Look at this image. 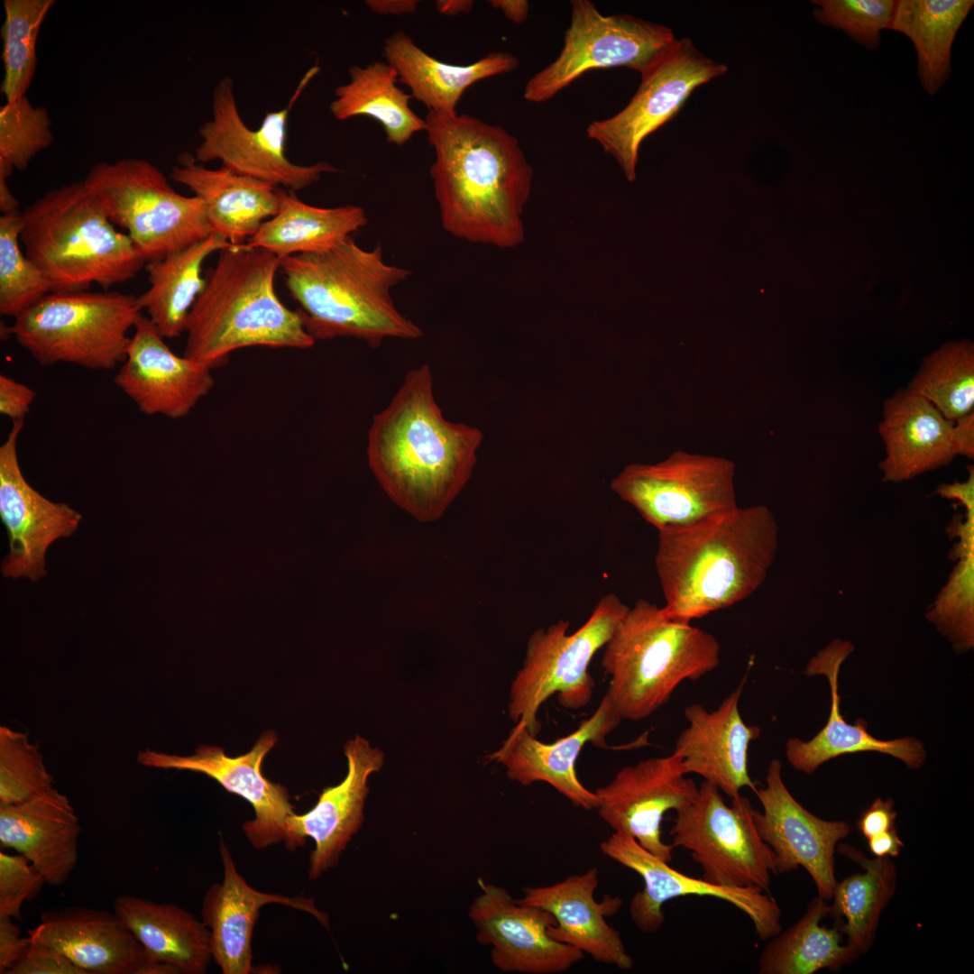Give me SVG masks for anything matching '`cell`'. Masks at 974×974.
Here are the masks:
<instances>
[{"label": "cell", "mask_w": 974, "mask_h": 974, "mask_svg": "<svg viewBox=\"0 0 974 974\" xmlns=\"http://www.w3.org/2000/svg\"><path fill=\"white\" fill-rule=\"evenodd\" d=\"M425 120L444 230L500 248L522 243L533 170L516 137L466 114L428 111Z\"/></svg>", "instance_id": "1"}, {"label": "cell", "mask_w": 974, "mask_h": 974, "mask_svg": "<svg viewBox=\"0 0 974 974\" xmlns=\"http://www.w3.org/2000/svg\"><path fill=\"white\" fill-rule=\"evenodd\" d=\"M483 436L447 420L427 364L411 369L367 434L369 466L388 497L416 519H439L472 476Z\"/></svg>", "instance_id": "2"}, {"label": "cell", "mask_w": 974, "mask_h": 974, "mask_svg": "<svg viewBox=\"0 0 974 974\" xmlns=\"http://www.w3.org/2000/svg\"><path fill=\"white\" fill-rule=\"evenodd\" d=\"M777 547V524L765 505L658 530L655 565L665 614L690 623L743 601L765 581Z\"/></svg>", "instance_id": "3"}, {"label": "cell", "mask_w": 974, "mask_h": 974, "mask_svg": "<svg viewBox=\"0 0 974 974\" xmlns=\"http://www.w3.org/2000/svg\"><path fill=\"white\" fill-rule=\"evenodd\" d=\"M280 271L316 341L354 337L376 348L387 338L423 335L391 297L411 271L386 262L379 244L366 250L349 236L325 252L287 257Z\"/></svg>", "instance_id": "4"}, {"label": "cell", "mask_w": 974, "mask_h": 974, "mask_svg": "<svg viewBox=\"0 0 974 974\" xmlns=\"http://www.w3.org/2000/svg\"><path fill=\"white\" fill-rule=\"evenodd\" d=\"M281 260L245 244L221 252L187 319L183 355L210 369L242 348L308 349L316 340L299 309L279 299L275 276Z\"/></svg>", "instance_id": "5"}, {"label": "cell", "mask_w": 974, "mask_h": 974, "mask_svg": "<svg viewBox=\"0 0 974 974\" xmlns=\"http://www.w3.org/2000/svg\"><path fill=\"white\" fill-rule=\"evenodd\" d=\"M20 241L51 292L105 290L134 279L145 263L83 180L45 193L22 214Z\"/></svg>", "instance_id": "6"}, {"label": "cell", "mask_w": 974, "mask_h": 974, "mask_svg": "<svg viewBox=\"0 0 974 974\" xmlns=\"http://www.w3.org/2000/svg\"><path fill=\"white\" fill-rule=\"evenodd\" d=\"M719 664L720 645L712 634L671 620L662 607L639 599L604 646L602 666L610 677L605 694L622 720H643L666 703L683 681H696Z\"/></svg>", "instance_id": "7"}, {"label": "cell", "mask_w": 974, "mask_h": 974, "mask_svg": "<svg viewBox=\"0 0 974 974\" xmlns=\"http://www.w3.org/2000/svg\"><path fill=\"white\" fill-rule=\"evenodd\" d=\"M142 310L137 297L118 291L47 294L7 332L41 365L71 363L110 370L125 359Z\"/></svg>", "instance_id": "8"}, {"label": "cell", "mask_w": 974, "mask_h": 974, "mask_svg": "<svg viewBox=\"0 0 974 974\" xmlns=\"http://www.w3.org/2000/svg\"><path fill=\"white\" fill-rule=\"evenodd\" d=\"M115 225L126 231L144 263L213 234L204 202L183 196L152 162L137 158L96 163L83 179Z\"/></svg>", "instance_id": "9"}, {"label": "cell", "mask_w": 974, "mask_h": 974, "mask_svg": "<svg viewBox=\"0 0 974 974\" xmlns=\"http://www.w3.org/2000/svg\"><path fill=\"white\" fill-rule=\"evenodd\" d=\"M629 609L617 595L609 593L599 601L585 623L571 634L567 632L569 621L564 620L537 629L528 639L522 666L511 685V720L537 735L538 711L553 694L565 709L587 705L594 688L589 665Z\"/></svg>", "instance_id": "10"}, {"label": "cell", "mask_w": 974, "mask_h": 974, "mask_svg": "<svg viewBox=\"0 0 974 974\" xmlns=\"http://www.w3.org/2000/svg\"><path fill=\"white\" fill-rule=\"evenodd\" d=\"M675 813L671 844L690 852L702 879L718 887L769 890L776 858L758 833L747 797L732 798L728 805L720 789L703 780L694 800Z\"/></svg>", "instance_id": "11"}, {"label": "cell", "mask_w": 974, "mask_h": 974, "mask_svg": "<svg viewBox=\"0 0 974 974\" xmlns=\"http://www.w3.org/2000/svg\"><path fill=\"white\" fill-rule=\"evenodd\" d=\"M735 464L676 451L657 464H630L611 488L657 530L689 528L737 507Z\"/></svg>", "instance_id": "12"}, {"label": "cell", "mask_w": 974, "mask_h": 974, "mask_svg": "<svg viewBox=\"0 0 974 974\" xmlns=\"http://www.w3.org/2000/svg\"><path fill=\"white\" fill-rule=\"evenodd\" d=\"M571 6L558 56L525 85L528 102L550 100L590 70L626 67L641 73L677 40L662 24L629 14L603 15L589 0H573Z\"/></svg>", "instance_id": "13"}, {"label": "cell", "mask_w": 974, "mask_h": 974, "mask_svg": "<svg viewBox=\"0 0 974 974\" xmlns=\"http://www.w3.org/2000/svg\"><path fill=\"white\" fill-rule=\"evenodd\" d=\"M317 69L299 82L288 106L266 113L257 129L250 128L242 118L231 78H222L213 91L212 116L198 130L201 142L195 149V160L202 164L220 161L235 172L291 191L311 186L325 173L337 171L325 161L299 165L286 154L289 112Z\"/></svg>", "instance_id": "14"}, {"label": "cell", "mask_w": 974, "mask_h": 974, "mask_svg": "<svg viewBox=\"0 0 974 974\" xmlns=\"http://www.w3.org/2000/svg\"><path fill=\"white\" fill-rule=\"evenodd\" d=\"M727 69L701 53L689 38L676 40L640 73L641 82L628 105L611 117L592 122L587 136L633 181L642 142L671 120L697 87Z\"/></svg>", "instance_id": "15"}, {"label": "cell", "mask_w": 974, "mask_h": 974, "mask_svg": "<svg viewBox=\"0 0 974 974\" xmlns=\"http://www.w3.org/2000/svg\"><path fill=\"white\" fill-rule=\"evenodd\" d=\"M600 849L606 857L642 878L643 888L634 894L629 908L632 922L642 932L658 931L665 923L663 905L688 896H712L730 903L749 917L762 941L782 931L780 906L760 889L718 887L683 874L623 832H613L601 842Z\"/></svg>", "instance_id": "16"}, {"label": "cell", "mask_w": 974, "mask_h": 974, "mask_svg": "<svg viewBox=\"0 0 974 974\" xmlns=\"http://www.w3.org/2000/svg\"><path fill=\"white\" fill-rule=\"evenodd\" d=\"M697 792L698 786L685 773L682 758L674 751L626 766L594 791L603 822L667 863L673 860L675 848L661 837L664 814L689 804Z\"/></svg>", "instance_id": "17"}, {"label": "cell", "mask_w": 974, "mask_h": 974, "mask_svg": "<svg viewBox=\"0 0 974 974\" xmlns=\"http://www.w3.org/2000/svg\"><path fill=\"white\" fill-rule=\"evenodd\" d=\"M755 793L762 811L754 809V820L760 837L775 854L776 875L802 867L813 879L818 896L831 900L837 883L835 851L850 832L849 823L822 819L804 808L786 786L776 758L769 763L766 785Z\"/></svg>", "instance_id": "18"}, {"label": "cell", "mask_w": 974, "mask_h": 974, "mask_svg": "<svg viewBox=\"0 0 974 974\" xmlns=\"http://www.w3.org/2000/svg\"><path fill=\"white\" fill-rule=\"evenodd\" d=\"M23 420L13 422L0 446V517L5 527L9 551L1 565L5 578L45 577V556L59 538L70 537L82 515L67 503L42 496L25 480L17 453Z\"/></svg>", "instance_id": "19"}, {"label": "cell", "mask_w": 974, "mask_h": 974, "mask_svg": "<svg viewBox=\"0 0 974 974\" xmlns=\"http://www.w3.org/2000/svg\"><path fill=\"white\" fill-rule=\"evenodd\" d=\"M273 730L262 732L246 754L231 758L222 748L200 745L191 756H178L151 749L139 752L137 760L145 767L189 770L207 775L226 791L244 798L253 805L255 817L244 822L243 830L255 849L284 842L291 849L289 819L295 813L287 788L267 779L262 763L277 741Z\"/></svg>", "instance_id": "20"}, {"label": "cell", "mask_w": 974, "mask_h": 974, "mask_svg": "<svg viewBox=\"0 0 974 974\" xmlns=\"http://www.w3.org/2000/svg\"><path fill=\"white\" fill-rule=\"evenodd\" d=\"M482 893L472 903L468 915L477 930V940L491 945L493 965L504 972L556 974L581 961L580 950L552 939L556 924L552 914L520 904L502 887L479 879Z\"/></svg>", "instance_id": "21"}, {"label": "cell", "mask_w": 974, "mask_h": 974, "mask_svg": "<svg viewBox=\"0 0 974 974\" xmlns=\"http://www.w3.org/2000/svg\"><path fill=\"white\" fill-rule=\"evenodd\" d=\"M211 370L176 354L153 323L142 314L114 381L142 413L176 419L186 417L212 390L215 381Z\"/></svg>", "instance_id": "22"}, {"label": "cell", "mask_w": 974, "mask_h": 974, "mask_svg": "<svg viewBox=\"0 0 974 974\" xmlns=\"http://www.w3.org/2000/svg\"><path fill=\"white\" fill-rule=\"evenodd\" d=\"M622 718L604 694L595 712L571 734L552 743L538 740L526 727L515 724L491 760L502 764L507 776L522 786L545 782L584 810L596 809L598 799L579 780L575 763L586 743L607 749L606 738Z\"/></svg>", "instance_id": "23"}, {"label": "cell", "mask_w": 974, "mask_h": 974, "mask_svg": "<svg viewBox=\"0 0 974 974\" xmlns=\"http://www.w3.org/2000/svg\"><path fill=\"white\" fill-rule=\"evenodd\" d=\"M746 680L744 676L714 711L699 703L685 707L689 726L679 734L674 750L682 758L686 775L702 776L730 799L740 796L743 788H757L749 773L748 752L761 730L747 725L740 712Z\"/></svg>", "instance_id": "24"}, {"label": "cell", "mask_w": 974, "mask_h": 974, "mask_svg": "<svg viewBox=\"0 0 974 974\" xmlns=\"http://www.w3.org/2000/svg\"><path fill=\"white\" fill-rule=\"evenodd\" d=\"M345 753L348 762L345 779L325 788L312 809L294 813L288 821L291 850L302 846L307 837L315 841L309 859L310 879L338 864L342 851L362 825L368 777L382 766V753L362 737L349 740Z\"/></svg>", "instance_id": "25"}, {"label": "cell", "mask_w": 974, "mask_h": 974, "mask_svg": "<svg viewBox=\"0 0 974 974\" xmlns=\"http://www.w3.org/2000/svg\"><path fill=\"white\" fill-rule=\"evenodd\" d=\"M597 868L593 867L554 885L527 887L517 901L553 914L556 924L548 930L552 939L580 950L597 962L629 970L633 959L620 933L606 921V917L620 910L622 900L607 895L601 903L597 902L594 892L599 884Z\"/></svg>", "instance_id": "26"}, {"label": "cell", "mask_w": 974, "mask_h": 974, "mask_svg": "<svg viewBox=\"0 0 974 974\" xmlns=\"http://www.w3.org/2000/svg\"><path fill=\"white\" fill-rule=\"evenodd\" d=\"M224 868L221 884L206 892L201 909L202 921L210 931L212 958L224 974H249L252 964V937L262 906L280 904L313 914L327 926V918L314 900L260 892L248 885L237 871L230 851L223 841L219 846Z\"/></svg>", "instance_id": "27"}, {"label": "cell", "mask_w": 974, "mask_h": 974, "mask_svg": "<svg viewBox=\"0 0 974 974\" xmlns=\"http://www.w3.org/2000/svg\"><path fill=\"white\" fill-rule=\"evenodd\" d=\"M854 650V646L840 639L832 640L810 659L804 674L824 675L831 690V711L826 725L812 740L791 738L786 745V756L791 766L812 775L822 764L845 754L876 751L902 760L907 767H922L926 751L921 741L912 737L881 740L867 730V722L845 721L840 712L839 674L841 664Z\"/></svg>", "instance_id": "28"}, {"label": "cell", "mask_w": 974, "mask_h": 974, "mask_svg": "<svg viewBox=\"0 0 974 974\" xmlns=\"http://www.w3.org/2000/svg\"><path fill=\"white\" fill-rule=\"evenodd\" d=\"M79 819L54 787L29 800L0 805V844L23 855L46 884L64 885L78 859Z\"/></svg>", "instance_id": "29"}, {"label": "cell", "mask_w": 974, "mask_h": 974, "mask_svg": "<svg viewBox=\"0 0 974 974\" xmlns=\"http://www.w3.org/2000/svg\"><path fill=\"white\" fill-rule=\"evenodd\" d=\"M28 936L62 952L85 974H138L146 954L115 912L64 907L44 913Z\"/></svg>", "instance_id": "30"}, {"label": "cell", "mask_w": 974, "mask_h": 974, "mask_svg": "<svg viewBox=\"0 0 974 974\" xmlns=\"http://www.w3.org/2000/svg\"><path fill=\"white\" fill-rule=\"evenodd\" d=\"M170 178L204 202L213 233L234 245L245 244L279 208V188L224 165L206 168L193 155H182Z\"/></svg>", "instance_id": "31"}, {"label": "cell", "mask_w": 974, "mask_h": 974, "mask_svg": "<svg viewBox=\"0 0 974 974\" xmlns=\"http://www.w3.org/2000/svg\"><path fill=\"white\" fill-rule=\"evenodd\" d=\"M952 424L909 389L887 400L879 425L887 453L879 464L883 481L902 482L948 464L954 457Z\"/></svg>", "instance_id": "32"}, {"label": "cell", "mask_w": 974, "mask_h": 974, "mask_svg": "<svg viewBox=\"0 0 974 974\" xmlns=\"http://www.w3.org/2000/svg\"><path fill=\"white\" fill-rule=\"evenodd\" d=\"M383 56L428 111L455 115L464 91L474 83L513 71L519 60L510 52H491L468 65L443 62L424 51L404 32L385 40Z\"/></svg>", "instance_id": "33"}, {"label": "cell", "mask_w": 974, "mask_h": 974, "mask_svg": "<svg viewBox=\"0 0 974 974\" xmlns=\"http://www.w3.org/2000/svg\"><path fill=\"white\" fill-rule=\"evenodd\" d=\"M114 912L133 934L146 960L175 966L183 974H204L212 958L210 931L202 920L170 903L122 895Z\"/></svg>", "instance_id": "34"}, {"label": "cell", "mask_w": 974, "mask_h": 974, "mask_svg": "<svg viewBox=\"0 0 974 974\" xmlns=\"http://www.w3.org/2000/svg\"><path fill=\"white\" fill-rule=\"evenodd\" d=\"M363 207L344 205L320 207L300 200L294 191L279 188L277 213L245 243L281 261L287 257L329 250L366 225Z\"/></svg>", "instance_id": "35"}, {"label": "cell", "mask_w": 974, "mask_h": 974, "mask_svg": "<svg viewBox=\"0 0 974 974\" xmlns=\"http://www.w3.org/2000/svg\"><path fill=\"white\" fill-rule=\"evenodd\" d=\"M231 245L213 233L183 250L145 263L150 288L137 297V303L164 338L185 333L189 312L206 286L202 275L205 261Z\"/></svg>", "instance_id": "36"}, {"label": "cell", "mask_w": 974, "mask_h": 974, "mask_svg": "<svg viewBox=\"0 0 974 974\" xmlns=\"http://www.w3.org/2000/svg\"><path fill=\"white\" fill-rule=\"evenodd\" d=\"M836 849L863 868V872L837 881L829 914L847 936L846 944L859 957L875 942L880 916L896 893L897 869L892 858L868 859L848 844Z\"/></svg>", "instance_id": "37"}, {"label": "cell", "mask_w": 974, "mask_h": 974, "mask_svg": "<svg viewBox=\"0 0 974 974\" xmlns=\"http://www.w3.org/2000/svg\"><path fill=\"white\" fill-rule=\"evenodd\" d=\"M349 80L338 86L330 112L338 121L369 116L379 122L388 142L402 146L426 131V120L409 106L410 95L397 86L398 74L387 61L349 68Z\"/></svg>", "instance_id": "38"}, {"label": "cell", "mask_w": 974, "mask_h": 974, "mask_svg": "<svg viewBox=\"0 0 974 974\" xmlns=\"http://www.w3.org/2000/svg\"><path fill=\"white\" fill-rule=\"evenodd\" d=\"M830 914L827 900L816 896L790 928L767 940L758 960L759 974H813L823 969L837 970L857 955L843 943L838 925H822Z\"/></svg>", "instance_id": "39"}, {"label": "cell", "mask_w": 974, "mask_h": 974, "mask_svg": "<svg viewBox=\"0 0 974 974\" xmlns=\"http://www.w3.org/2000/svg\"><path fill=\"white\" fill-rule=\"evenodd\" d=\"M971 0H899L888 29L906 35L917 53L922 86L936 94L951 73L954 38L969 14Z\"/></svg>", "instance_id": "40"}, {"label": "cell", "mask_w": 974, "mask_h": 974, "mask_svg": "<svg viewBox=\"0 0 974 974\" xmlns=\"http://www.w3.org/2000/svg\"><path fill=\"white\" fill-rule=\"evenodd\" d=\"M908 389L952 422L972 412L973 346L964 342L942 346L923 362Z\"/></svg>", "instance_id": "41"}, {"label": "cell", "mask_w": 974, "mask_h": 974, "mask_svg": "<svg viewBox=\"0 0 974 974\" xmlns=\"http://www.w3.org/2000/svg\"><path fill=\"white\" fill-rule=\"evenodd\" d=\"M55 3V0L4 1L1 92L5 103L15 102L26 96L36 70L39 32Z\"/></svg>", "instance_id": "42"}, {"label": "cell", "mask_w": 974, "mask_h": 974, "mask_svg": "<svg viewBox=\"0 0 974 974\" xmlns=\"http://www.w3.org/2000/svg\"><path fill=\"white\" fill-rule=\"evenodd\" d=\"M22 214L0 216V313L14 318L51 293L44 275L20 247Z\"/></svg>", "instance_id": "43"}, {"label": "cell", "mask_w": 974, "mask_h": 974, "mask_svg": "<svg viewBox=\"0 0 974 974\" xmlns=\"http://www.w3.org/2000/svg\"><path fill=\"white\" fill-rule=\"evenodd\" d=\"M54 141L48 110L25 96L0 106V177L24 170L32 158Z\"/></svg>", "instance_id": "44"}, {"label": "cell", "mask_w": 974, "mask_h": 974, "mask_svg": "<svg viewBox=\"0 0 974 974\" xmlns=\"http://www.w3.org/2000/svg\"><path fill=\"white\" fill-rule=\"evenodd\" d=\"M926 619L957 652L974 647V553L958 558Z\"/></svg>", "instance_id": "45"}, {"label": "cell", "mask_w": 974, "mask_h": 974, "mask_svg": "<svg viewBox=\"0 0 974 974\" xmlns=\"http://www.w3.org/2000/svg\"><path fill=\"white\" fill-rule=\"evenodd\" d=\"M53 788L39 747L27 734L0 727V805L29 800Z\"/></svg>", "instance_id": "46"}, {"label": "cell", "mask_w": 974, "mask_h": 974, "mask_svg": "<svg viewBox=\"0 0 974 974\" xmlns=\"http://www.w3.org/2000/svg\"><path fill=\"white\" fill-rule=\"evenodd\" d=\"M896 1L816 0L813 15L822 24L843 31L856 42L876 49L888 29Z\"/></svg>", "instance_id": "47"}, {"label": "cell", "mask_w": 974, "mask_h": 974, "mask_svg": "<svg viewBox=\"0 0 974 974\" xmlns=\"http://www.w3.org/2000/svg\"><path fill=\"white\" fill-rule=\"evenodd\" d=\"M46 881L23 855L0 852V916L21 921L25 901L34 899Z\"/></svg>", "instance_id": "48"}, {"label": "cell", "mask_w": 974, "mask_h": 974, "mask_svg": "<svg viewBox=\"0 0 974 974\" xmlns=\"http://www.w3.org/2000/svg\"><path fill=\"white\" fill-rule=\"evenodd\" d=\"M6 974H85L56 948L30 938L23 955Z\"/></svg>", "instance_id": "49"}, {"label": "cell", "mask_w": 974, "mask_h": 974, "mask_svg": "<svg viewBox=\"0 0 974 974\" xmlns=\"http://www.w3.org/2000/svg\"><path fill=\"white\" fill-rule=\"evenodd\" d=\"M36 393L28 386L5 374L0 375V413L14 421L23 420Z\"/></svg>", "instance_id": "50"}, {"label": "cell", "mask_w": 974, "mask_h": 974, "mask_svg": "<svg viewBox=\"0 0 974 974\" xmlns=\"http://www.w3.org/2000/svg\"><path fill=\"white\" fill-rule=\"evenodd\" d=\"M897 813L892 799L877 798L863 813L858 822V829L868 839L894 828Z\"/></svg>", "instance_id": "51"}, {"label": "cell", "mask_w": 974, "mask_h": 974, "mask_svg": "<svg viewBox=\"0 0 974 974\" xmlns=\"http://www.w3.org/2000/svg\"><path fill=\"white\" fill-rule=\"evenodd\" d=\"M30 943V937L21 936L20 928L9 916H0V973L6 974L12 965L23 955Z\"/></svg>", "instance_id": "52"}, {"label": "cell", "mask_w": 974, "mask_h": 974, "mask_svg": "<svg viewBox=\"0 0 974 974\" xmlns=\"http://www.w3.org/2000/svg\"><path fill=\"white\" fill-rule=\"evenodd\" d=\"M951 445L955 455H963L968 458L974 456V412H970L952 424L951 432Z\"/></svg>", "instance_id": "53"}, {"label": "cell", "mask_w": 974, "mask_h": 974, "mask_svg": "<svg viewBox=\"0 0 974 974\" xmlns=\"http://www.w3.org/2000/svg\"><path fill=\"white\" fill-rule=\"evenodd\" d=\"M968 470L967 481L941 483L934 493L945 499L958 501L966 510H974V468L971 465Z\"/></svg>", "instance_id": "54"}, {"label": "cell", "mask_w": 974, "mask_h": 974, "mask_svg": "<svg viewBox=\"0 0 974 974\" xmlns=\"http://www.w3.org/2000/svg\"><path fill=\"white\" fill-rule=\"evenodd\" d=\"M867 840L869 850L876 858L897 857L904 847L896 826Z\"/></svg>", "instance_id": "55"}, {"label": "cell", "mask_w": 974, "mask_h": 974, "mask_svg": "<svg viewBox=\"0 0 974 974\" xmlns=\"http://www.w3.org/2000/svg\"><path fill=\"white\" fill-rule=\"evenodd\" d=\"M417 0H367V7L378 14L401 15L412 14L417 10Z\"/></svg>", "instance_id": "56"}, {"label": "cell", "mask_w": 974, "mask_h": 974, "mask_svg": "<svg viewBox=\"0 0 974 974\" xmlns=\"http://www.w3.org/2000/svg\"><path fill=\"white\" fill-rule=\"evenodd\" d=\"M490 5L501 11L504 16L514 23H521L527 18L529 4L525 0H491Z\"/></svg>", "instance_id": "57"}, {"label": "cell", "mask_w": 974, "mask_h": 974, "mask_svg": "<svg viewBox=\"0 0 974 974\" xmlns=\"http://www.w3.org/2000/svg\"><path fill=\"white\" fill-rule=\"evenodd\" d=\"M20 203L13 195L7 179L0 177V211L2 215L20 213Z\"/></svg>", "instance_id": "58"}, {"label": "cell", "mask_w": 974, "mask_h": 974, "mask_svg": "<svg viewBox=\"0 0 974 974\" xmlns=\"http://www.w3.org/2000/svg\"><path fill=\"white\" fill-rule=\"evenodd\" d=\"M473 5L471 0H439L436 6L437 11L445 15H457L469 13Z\"/></svg>", "instance_id": "59"}]
</instances>
